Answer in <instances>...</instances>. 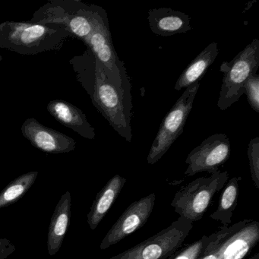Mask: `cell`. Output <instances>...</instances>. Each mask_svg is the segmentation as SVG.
Instances as JSON below:
<instances>
[{"instance_id":"6da1fadb","label":"cell","mask_w":259,"mask_h":259,"mask_svg":"<svg viewBox=\"0 0 259 259\" xmlns=\"http://www.w3.org/2000/svg\"><path fill=\"white\" fill-rule=\"evenodd\" d=\"M77 78L90 95L93 105L112 128L125 141L132 142V94L116 87L107 78L104 67L95 56L89 58Z\"/></svg>"},{"instance_id":"7a4b0ae2","label":"cell","mask_w":259,"mask_h":259,"mask_svg":"<svg viewBox=\"0 0 259 259\" xmlns=\"http://www.w3.org/2000/svg\"><path fill=\"white\" fill-rule=\"evenodd\" d=\"M66 28L55 24L6 22L0 24V48L20 55L59 51L68 37Z\"/></svg>"},{"instance_id":"3957f363","label":"cell","mask_w":259,"mask_h":259,"mask_svg":"<svg viewBox=\"0 0 259 259\" xmlns=\"http://www.w3.org/2000/svg\"><path fill=\"white\" fill-rule=\"evenodd\" d=\"M96 7L80 0H51L34 13L29 22L61 25L70 36L84 42L93 31Z\"/></svg>"},{"instance_id":"277c9868","label":"cell","mask_w":259,"mask_h":259,"mask_svg":"<svg viewBox=\"0 0 259 259\" xmlns=\"http://www.w3.org/2000/svg\"><path fill=\"white\" fill-rule=\"evenodd\" d=\"M95 58L101 63L107 78L119 89L132 94V84L123 62L115 51L107 13L102 7L97 6L94 16V30L84 41Z\"/></svg>"},{"instance_id":"5b68a950","label":"cell","mask_w":259,"mask_h":259,"mask_svg":"<svg viewBox=\"0 0 259 259\" xmlns=\"http://www.w3.org/2000/svg\"><path fill=\"white\" fill-rule=\"evenodd\" d=\"M229 180L227 171H217L210 177L195 179L174 195L170 205L174 211L191 223L202 219L214 195Z\"/></svg>"},{"instance_id":"8992f818","label":"cell","mask_w":259,"mask_h":259,"mask_svg":"<svg viewBox=\"0 0 259 259\" xmlns=\"http://www.w3.org/2000/svg\"><path fill=\"white\" fill-rule=\"evenodd\" d=\"M259 68V40L254 39L230 62L224 61L220 67L222 85L218 101V108L226 110L244 95V85Z\"/></svg>"},{"instance_id":"52a82bcc","label":"cell","mask_w":259,"mask_h":259,"mask_svg":"<svg viewBox=\"0 0 259 259\" xmlns=\"http://www.w3.org/2000/svg\"><path fill=\"white\" fill-rule=\"evenodd\" d=\"M193 228L183 217L146 240L109 259H169L183 245Z\"/></svg>"},{"instance_id":"ba28073f","label":"cell","mask_w":259,"mask_h":259,"mask_svg":"<svg viewBox=\"0 0 259 259\" xmlns=\"http://www.w3.org/2000/svg\"><path fill=\"white\" fill-rule=\"evenodd\" d=\"M199 88L200 83L196 82L186 89L162 121L147 157L148 164L159 161L181 136Z\"/></svg>"},{"instance_id":"9c48e42d","label":"cell","mask_w":259,"mask_h":259,"mask_svg":"<svg viewBox=\"0 0 259 259\" xmlns=\"http://www.w3.org/2000/svg\"><path fill=\"white\" fill-rule=\"evenodd\" d=\"M218 259H243L259 242V222L245 219L220 227Z\"/></svg>"},{"instance_id":"30bf717a","label":"cell","mask_w":259,"mask_h":259,"mask_svg":"<svg viewBox=\"0 0 259 259\" xmlns=\"http://www.w3.org/2000/svg\"><path fill=\"white\" fill-rule=\"evenodd\" d=\"M231 146L227 136L223 133L212 135L189 153L185 175L192 177L202 172L213 174L229 160Z\"/></svg>"},{"instance_id":"8fae6325","label":"cell","mask_w":259,"mask_h":259,"mask_svg":"<svg viewBox=\"0 0 259 259\" xmlns=\"http://www.w3.org/2000/svg\"><path fill=\"white\" fill-rule=\"evenodd\" d=\"M155 201L156 194L153 192L132 203L104 236L101 249L110 248L142 228L149 219Z\"/></svg>"},{"instance_id":"7c38bea8","label":"cell","mask_w":259,"mask_h":259,"mask_svg":"<svg viewBox=\"0 0 259 259\" xmlns=\"http://www.w3.org/2000/svg\"><path fill=\"white\" fill-rule=\"evenodd\" d=\"M22 133L33 146L48 154L69 153L74 151L76 147V142L73 139L45 126L34 118L24 122Z\"/></svg>"},{"instance_id":"4fadbf2b","label":"cell","mask_w":259,"mask_h":259,"mask_svg":"<svg viewBox=\"0 0 259 259\" xmlns=\"http://www.w3.org/2000/svg\"><path fill=\"white\" fill-rule=\"evenodd\" d=\"M148 19L152 32L161 37L183 34L192 29L188 15L170 8L149 10Z\"/></svg>"},{"instance_id":"5bb4252c","label":"cell","mask_w":259,"mask_h":259,"mask_svg":"<svg viewBox=\"0 0 259 259\" xmlns=\"http://www.w3.org/2000/svg\"><path fill=\"white\" fill-rule=\"evenodd\" d=\"M48 110L60 123L89 140L95 139V130L89 123L85 114L78 107L61 100L51 101Z\"/></svg>"},{"instance_id":"9a60e30c","label":"cell","mask_w":259,"mask_h":259,"mask_svg":"<svg viewBox=\"0 0 259 259\" xmlns=\"http://www.w3.org/2000/svg\"><path fill=\"white\" fill-rule=\"evenodd\" d=\"M126 183V179L119 174L112 177L97 195L90 211L88 213V224L92 230L99 225L119 197Z\"/></svg>"},{"instance_id":"2e32d148","label":"cell","mask_w":259,"mask_h":259,"mask_svg":"<svg viewBox=\"0 0 259 259\" xmlns=\"http://www.w3.org/2000/svg\"><path fill=\"white\" fill-rule=\"evenodd\" d=\"M71 218V194L62 195L51 218L48 232V248L50 255H54L61 248Z\"/></svg>"},{"instance_id":"e0dca14e","label":"cell","mask_w":259,"mask_h":259,"mask_svg":"<svg viewBox=\"0 0 259 259\" xmlns=\"http://www.w3.org/2000/svg\"><path fill=\"white\" fill-rule=\"evenodd\" d=\"M218 54V44L216 42L210 44L185 69L177 80L174 89L180 92L183 89H187L195 83L199 82L207 69L216 60Z\"/></svg>"},{"instance_id":"ac0fdd59","label":"cell","mask_w":259,"mask_h":259,"mask_svg":"<svg viewBox=\"0 0 259 259\" xmlns=\"http://www.w3.org/2000/svg\"><path fill=\"white\" fill-rule=\"evenodd\" d=\"M241 180V177H233L227 181L223 188L218 208L210 216L211 219L219 221L224 227L231 224L232 217L238 204L239 183Z\"/></svg>"},{"instance_id":"d6986e66","label":"cell","mask_w":259,"mask_h":259,"mask_svg":"<svg viewBox=\"0 0 259 259\" xmlns=\"http://www.w3.org/2000/svg\"><path fill=\"white\" fill-rule=\"evenodd\" d=\"M37 176V171H31L12 181L0 192V209L8 207L21 199L35 183Z\"/></svg>"},{"instance_id":"ffe728a7","label":"cell","mask_w":259,"mask_h":259,"mask_svg":"<svg viewBox=\"0 0 259 259\" xmlns=\"http://www.w3.org/2000/svg\"><path fill=\"white\" fill-rule=\"evenodd\" d=\"M248 161H249L250 172L251 180L254 186L259 189V138L251 139L248 144Z\"/></svg>"},{"instance_id":"44dd1931","label":"cell","mask_w":259,"mask_h":259,"mask_svg":"<svg viewBox=\"0 0 259 259\" xmlns=\"http://www.w3.org/2000/svg\"><path fill=\"white\" fill-rule=\"evenodd\" d=\"M207 236L204 235L201 239L188 244L183 248L177 251L169 259H198L205 244Z\"/></svg>"},{"instance_id":"7402d4cb","label":"cell","mask_w":259,"mask_h":259,"mask_svg":"<svg viewBox=\"0 0 259 259\" xmlns=\"http://www.w3.org/2000/svg\"><path fill=\"white\" fill-rule=\"evenodd\" d=\"M244 94L248 99V104L256 113H259V75L253 74L248 78L244 85Z\"/></svg>"},{"instance_id":"603a6c76","label":"cell","mask_w":259,"mask_h":259,"mask_svg":"<svg viewBox=\"0 0 259 259\" xmlns=\"http://www.w3.org/2000/svg\"><path fill=\"white\" fill-rule=\"evenodd\" d=\"M220 230L207 236L205 244L198 259H218Z\"/></svg>"},{"instance_id":"cb8c5ba5","label":"cell","mask_w":259,"mask_h":259,"mask_svg":"<svg viewBox=\"0 0 259 259\" xmlns=\"http://www.w3.org/2000/svg\"><path fill=\"white\" fill-rule=\"evenodd\" d=\"M16 249V246L9 239H0V259H7Z\"/></svg>"},{"instance_id":"d4e9b609","label":"cell","mask_w":259,"mask_h":259,"mask_svg":"<svg viewBox=\"0 0 259 259\" xmlns=\"http://www.w3.org/2000/svg\"><path fill=\"white\" fill-rule=\"evenodd\" d=\"M248 259H259V253H255L254 255L251 256V257H250Z\"/></svg>"},{"instance_id":"484cf974","label":"cell","mask_w":259,"mask_h":259,"mask_svg":"<svg viewBox=\"0 0 259 259\" xmlns=\"http://www.w3.org/2000/svg\"><path fill=\"white\" fill-rule=\"evenodd\" d=\"M3 60V57L2 56H1V54H0V62L2 61Z\"/></svg>"}]
</instances>
